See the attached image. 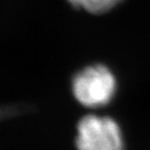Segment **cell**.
I'll use <instances>...</instances> for the list:
<instances>
[{
    "mask_svg": "<svg viewBox=\"0 0 150 150\" xmlns=\"http://www.w3.org/2000/svg\"><path fill=\"white\" fill-rule=\"evenodd\" d=\"M76 147L78 150H123L120 127L110 117L88 115L78 122Z\"/></svg>",
    "mask_w": 150,
    "mask_h": 150,
    "instance_id": "cell-2",
    "label": "cell"
},
{
    "mask_svg": "<svg viewBox=\"0 0 150 150\" xmlns=\"http://www.w3.org/2000/svg\"><path fill=\"white\" fill-rule=\"evenodd\" d=\"M117 90L116 77L103 64H92L80 70L72 80V92L80 105L88 108L106 106Z\"/></svg>",
    "mask_w": 150,
    "mask_h": 150,
    "instance_id": "cell-1",
    "label": "cell"
},
{
    "mask_svg": "<svg viewBox=\"0 0 150 150\" xmlns=\"http://www.w3.org/2000/svg\"><path fill=\"white\" fill-rule=\"evenodd\" d=\"M70 5L91 13H102L112 9L121 0H67Z\"/></svg>",
    "mask_w": 150,
    "mask_h": 150,
    "instance_id": "cell-3",
    "label": "cell"
},
{
    "mask_svg": "<svg viewBox=\"0 0 150 150\" xmlns=\"http://www.w3.org/2000/svg\"><path fill=\"white\" fill-rule=\"evenodd\" d=\"M21 111L20 108L15 106H7V107H0V120H4L6 118H9L12 115H16Z\"/></svg>",
    "mask_w": 150,
    "mask_h": 150,
    "instance_id": "cell-4",
    "label": "cell"
}]
</instances>
